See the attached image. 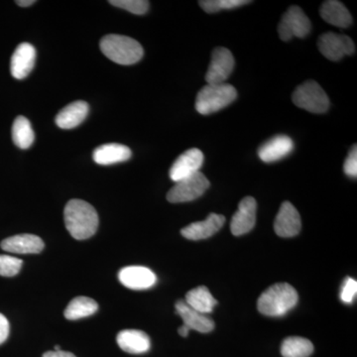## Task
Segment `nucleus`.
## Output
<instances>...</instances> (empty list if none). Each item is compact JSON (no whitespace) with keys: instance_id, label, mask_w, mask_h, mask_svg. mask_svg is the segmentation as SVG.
Instances as JSON below:
<instances>
[{"instance_id":"nucleus-14","label":"nucleus","mask_w":357,"mask_h":357,"mask_svg":"<svg viewBox=\"0 0 357 357\" xmlns=\"http://www.w3.org/2000/svg\"><path fill=\"white\" fill-rule=\"evenodd\" d=\"M225 222V218L223 215L211 213L203 222H194L185 227L181 230V234L190 241H201L217 234Z\"/></svg>"},{"instance_id":"nucleus-13","label":"nucleus","mask_w":357,"mask_h":357,"mask_svg":"<svg viewBox=\"0 0 357 357\" xmlns=\"http://www.w3.org/2000/svg\"><path fill=\"white\" fill-rule=\"evenodd\" d=\"M302 222L299 211L296 210L290 202L281 204L280 210L274 222V229L277 236L293 237L299 234Z\"/></svg>"},{"instance_id":"nucleus-29","label":"nucleus","mask_w":357,"mask_h":357,"mask_svg":"<svg viewBox=\"0 0 357 357\" xmlns=\"http://www.w3.org/2000/svg\"><path fill=\"white\" fill-rule=\"evenodd\" d=\"M23 261L13 256L0 255V276L13 277L20 273Z\"/></svg>"},{"instance_id":"nucleus-32","label":"nucleus","mask_w":357,"mask_h":357,"mask_svg":"<svg viewBox=\"0 0 357 357\" xmlns=\"http://www.w3.org/2000/svg\"><path fill=\"white\" fill-rule=\"evenodd\" d=\"M9 328L10 326H9L8 319L3 314H0V344H3L8 337Z\"/></svg>"},{"instance_id":"nucleus-18","label":"nucleus","mask_w":357,"mask_h":357,"mask_svg":"<svg viewBox=\"0 0 357 357\" xmlns=\"http://www.w3.org/2000/svg\"><path fill=\"white\" fill-rule=\"evenodd\" d=\"M176 312L184 321V325L190 330L199 333H208L215 328V323L210 317L201 314L190 307L184 300L176 303Z\"/></svg>"},{"instance_id":"nucleus-1","label":"nucleus","mask_w":357,"mask_h":357,"mask_svg":"<svg viewBox=\"0 0 357 357\" xmlns=\"http://www.w3.org/2000/svg\"><path fill=\"white\" fill-rule=\"evenodd\" d=\"M64 218L68 231L77 241L88 239L98 230V213L91 204L82 199H70L66 204Z\"/></svg>"},{"instance_id":"nucleus-8","label":"nucleus","mask_w":357,"mask_h":357,"mask_svg":"<svg viewBox=\"0 0 357 357\" xmlns=\"http://www.w3.org/2000/svg\"><path fill=\"white\" fill-rule=\"evenodd\" d=\"M319 50L331 61L342 60L356 51L354 41L347 35L328 32L321 35L318 41Z\"/></svg>"},{"instance_id":"nucleus-23","label":"nucleus","mask_w":357,"mask_h":357,"mask_svg":"<svg viewBox=\"0 0 357 357\" xmlns=\"http://www.w3.org/2000/svg\"><path fill=\"white\" fill-rule=\"evenodd\" d=\"M184 301L192 309L204 314H211L218 305V301L204 286L189 291Z\"/></svg>"},{"instance_id":"nucleus-22","label":"nucleus","mask_w":357,"mask_h":357,"mask_svg":"<svg viewBox=\"0 0 357 357\" xmlns=\"http://www.w3.org/2000/svg\"><path fill=\"white\" fill-rule=\"evenodd\" d=\"M319 15L328 24L347 28L352 24V17L347 8L337 0H328L321 4Z\"/></svg>"},{"instance_id":"nucleus-35","label":"nucleus","mask_w":357,"mask_h":357,"mask_svg":"<svg viewBox=\"0 0 357 357\" xmlns=\"http://www.w3.org/2000/svg\"><path fill=\"white\" fill-rule=\"evenodd\" d=\"M35 2H36L35 0H20V1H16V4L21 7H28L31 6Z\"/></svg>"},{"instance_id":"nucleus-7","label":"nucleus","mask_w":357,"mask_h":357,"mask_svg":"<svg viewBox=\"0 0 357 357\" xmlns=\"http://www.w3.org/2000/svg\"><path fill=\"white\" fill-rule=\"evenodd\" d=\"M311 21L299 6H291L282 16L278 25L279 37L283 41H289L298 37L305 38L311 32Z\"/></svg>"},{"instance_id":"nucleus-17","label":"nucleus","mask_w":357,"mask_h":357,"mask_svg":"<svg viewBox=\"0 0 357 357\" xmlns=\"http://www.w3.org/2000/svg\"><path fill=\"white\" fill-rule=\"evenodd\" d=\"M294 142L286 135H277L265 142L258 150V156L265 163L280 161L292 153Z\"/></svg>"},{"instance_id":"nucleus-21","label":"nucleus","mask_w":357,"mask_h":357,"mask_svg":"<svg viewBox=\"0 0 357 357\" xmlns=\"http://www.w3.org/2000/svg\"><path fill=\"white\" fill-rule=\"evenodd\" d=\"M89 112V105L83 100L70 103L59 112L56 116V124L62 129L77 128L86 119Z\"/></svg>"},{"instance_id":"nucleus-9","label":"nucleus","mask_w":357,"mask_h":357,"mask_svg":"<svg viewBox=\"0 0 357 357\" xmlns=\"http://www.w3.org/2000/svg\"><path fill=\"white\" fill-rule=\"evenodd\" d=\"M234 56L229 49L218 47L211 55L210 67L206 75L208 84H223L227 82L234 69Z\"/></svg>"},{"instance_id":"nucleus-31","label":"nucleus","mask_w":357,"mask_h":357,"mask_svg":"<svg viewBox=\"0 0 357 357\" xmlns=\"http://www.w3.org/2000/svg\"><path fill=\"white\" fill-rule=\"evenodd\" d=\"M344 170L345 175L351 178L357 177V148L356 145L352 146L349 156L345 159Z\"/></svg>"},{"instance_id":"nucleus-2","label":"nucleus","mask_w":357,"mask_h":357,"mask_svg":"<svg viewBox=\"0 0 357 357\" xmlns=\"http://www.w3.org/2000/svg\"><path fill=\"white\" fill-rule=\"evenodd\" d=\"M299 296L288 283H277L266 289L257 302L258 311L268 317L285 316L297 305Z\"/></svg>"},{"instance_id":"nucleus-12","label":"nucleus","mask_w":357,"mask_h":357,"mask_svg":"<svg viewBox=\"0 0 357 357\" xmlns=\"http://www.w3.org/2000/svg\"><path fill=\"white\" fill-rule=\"evenodd\" d=\"M119 279L122 285L131 290H146L153 287L157 282L154 272L144 266L122 268L119 273Z\"/></svg>"},{"instance_id":"nucleus-11","label":"nucleus","mask_w":357,"mask_h":357,"mask_svg":"<svg viewBox=\"0 0 357 357\" xmlns=\"http://www.w3.org/2000/svg\"><path fill=\"white\" fill-rule=\"evenodd\" d=\"M257 204L252 197H246L239 203L238 210L232 217L230 229L236 236H243L252 230L256 222Z\"/></svg>"},{"instance_id":"nucleus-15","label":"nucleus","mask_w":357,"mask_h":357,"mask_svg":"<svg viewBox=\"0 0 357 357\" xmlns=\"http://www.w3.org/2000/svg\"><path fill=\"white\" fill-rule=\"evenodd\" d=\"M36 60V50L29 43H21L14 51L10 62V72L13 77L22 79L31 73Z\"/></svg>"},{"instance_id":"nucleus-16","label":"nucleus","mask_w":357,"mask_h":357,"mask_svg":"<svg viewBox=\"0 0 357 357\" xmlns=\"http://www.w3.org/2000/svg\"><path fill=\"white\" fill-rule=\"evenodd\" d=\"M4 251L16 255H38L44 249V241L35 234H18L4 239L1 243Z\"/></svg>"},{"instance_id":"nucleus-5","label":"nucleus","mask_w":357,"mask_h":357,"mask_svg":"<svg viewBox=\"0 0 357 357\" xmlns=\"http://www.w3.org/2000/svg\"><path fill=\"white\" fill-rule=\"evenodd\" d=\"M292 98L296 107L312 114H325L330 107L328 95L314 81H307L298 86Z\"/></svg>"},{"instance_id":"nucleus-30","label":"nucleus","mask_w":357,"mask_h":357,"mask_svg":"<svg viewBox=\"0 0 357 357\" xmlns=\"http://www.w3.org/2000/svg\"><path fill=\"white\" fill-rule=\"evenodd\" d=\"M357 294V282L352 278H347L340 292V300L345 304H351Z\"/></svg>"},{"instance_id":"nucleus-34","label":"nucleus","mask_w":357,"mask_h":357,"mask_svg":"<svg viewBox=\"0 0 357 357\" xmlns=\"http://www.w3.org/2000/svg\"><path fill=\"white\" fill-rule=\"evenodd\" d=\"M190 331L191 330H190V328H188V326L183 325L181 326L180 328H178V335H181V337H187L188 335H189Z\"/></svg>"},{"instance_id":"nucleus-4","label":"nucleus","mask_w":357,"mask_h":357,"mask_svg":"<svg viewBox=\"0 0 357 357\" xmlns=\"http://www.w3.org/2000/svg\"><path fill=\"white\" fill-rule=\"evenodd\" d=\"M236 98V89L231 84H206L197 96L196 109L203 115L215 114L234 102Z\"/></svg>"},{"instance_id":"nucleus-33","label":"nucleus","mask_w":357,"mask_h":357,"mask_svg":"<svg viewBox=\"0 0 357 357\" xmlns=\"http://www.w3.org/2000/svg\"><path fill=\"white\" fill-rule=\"evenodd\" d=\"M43 357H77L75 354L68 351H47L43 354Z\"/></svg>"},{"instance_id":"nucleus-25","label":"nucleus","mask_w":357,"mask_h":357,"mask_svg":"<svg viewBox=\"0 0 357 357\" xmlns=\"http://www.w3.org/2000/svg\"><path fill=\"white\" fill-rule=\"evenodd\" d=\"M13 139L14 144L21 149H28L34 142L35 134L31 123L22 115L16 117L13 122Z\"/></svg>"},{"instance_id":"nucleus-3","label":"nucleus","mask_w":357,"mask_h":357,"mask_svg":"<svg viewBox=\"0 0 357 357\" xmlns=\"http://www.w3.org/2000/svg\"><path fill=\"white\" fill-rule=\"evenodd\" d=\"M100 47L105 57L119 65L136 64L144 55L139 42L123 35H107L100 40Z\"/></svg>"},{"instance_id":"nucleus-20","label":"nucleus","mask_w":357,"mask_h":357,"mask_svg":"<svg viewBox=\"0 0 357 357\" xmlns=\"http://www.w3.org/2000/svg\"><path fill=\"white\" fill-rule=\"evenodd\" d=\"M131 155L132 152L126 145L110 143L96 148L93 159L98 165H112L128 161L131 158Z\"/></svg>"},{"instance_id":"nucleus-28","label":"nucleus","mask_w":357,"mask_h":357,"mask_svg":"<svg viewBox=\"0 0 357 357\" xmlns=\"http://www.w3.org/2000/svg\"><path fill=\"white\" fill-rule=\"evenodd\" d=\"M109 3L136 15L147 13L150 4L146 0H110Z\"/></svg>"},{"instance_id":"nucleus-24","label":"nucleus","mask_w":357,"mask_h":357,"mask_svg":"<svg viewBox=\"0 0 357 357\" xmlns=\"http://www.w3.org/2000/svg\"><path fill=\"white\" fill-rule=\"evenodd\" d=\"M98 310V303L91 298L77 297L73 299L65 310V318L70 321L86 318L93 316Z\"/></svg>"},{"instance_id":"nucleus-27","label":"nucleus","mask_w":357,"mask_h":357,"mask_svg":"<svg viewBox=\"0 0 357 357\" xmlns=\"http://www.w3.org/2000/svg\"><path fill=\"white\" fill-rule=\"evenodd\" d=\"M249 0H203L199 1V6L206 13H215L225 9H234L250 3Z\"/></svg>"},{"instance_id":"nucleus-26","label":"nucleus","mask_w":357,"mask_h":357,"mask_svg":"<svg viewBox=\"0 0 357 357\" xmlns=\"http://www.w3.org/2000/svg\"><path fill=\"white\" fill-rule=\"evenodd\" d=\"M312 351L314 345L304 337H287L281 345V354L284 357H309Z\"/></svg>"},{"instance_id":"nucleus-10","label":"nucleus","mask_w":357,"mask_h":357,"mask_svg":"<svg viewBox=\"0 0 357 357\" xmlns=\"http://www.w3.org/2000/svg\"><path fill=\"white\" fill-rule=\"evenodd\" d=\"M204 153L197 148H192L178 157L169 171L173 182L177 183L199 172L204 164Z\"/></svg>"},{"instance_id":"nucleus-6","label":"nucleus","mask_w":357,"mask_h":357,"mask_svg":"<svg viewBox=\"0 0 357 357\" xmlns=\"http://www.w3.org/2000/svg\"><path fill=\"white\" fill-rule=\"evenodd\" d=\"M208 188L210 181L203 173L198 172L176 183L167 194V199L173 204L188 203L203 196Z\"/></svg>"},{"instance_id":"nucleus-19","label":"nucleus","mask_w":357,"mask_h":357,"mask_svg":"<svg viewBox=\"0 0 357 357\" xmlns=\"http://www.w3.org/2000/svg\"><path fill=\"white\" fill-rule=\"evenodd\" d=\"M116 342L122 351L131 354H142L149 351L151 342L146 333L138 330H124L117 335Z\"/></svg>"}]
</instances>
